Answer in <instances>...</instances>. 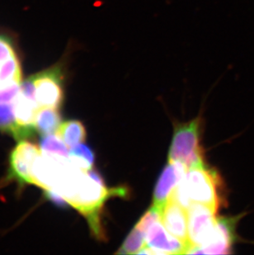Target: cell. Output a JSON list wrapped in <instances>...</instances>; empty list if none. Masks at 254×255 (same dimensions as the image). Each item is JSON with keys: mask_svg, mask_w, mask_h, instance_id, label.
<instances>
[{"mask_svg": "<svg viewBox=\"0 0 254 255\" xmlns=\"http://www.w3.org/2000/svg\"><path fill=\"white\" fill-rule=\"evenodd\" d=\"M158 221L152 223L146 233V246L151 255L188 254L190 246L166 231Z\"/></svg>", "mask_w": 254, "mask_h": 255, "instance_id": "9c48e42d", "label": "cell"}, {"mask_svg": "<svg viewBox=\"0 0 254 255\" xmlns=\"http://www.w3.org/2000/svg\"><path fill=\"white\" fill-rule=\"evenodd\" d=\"M57 135L68 147L73 148L85 141L86 129L79 121H67L60 124L58 128Z\"/></svg>", "mask_w": 254, "mask_h": 255, "instance_id": "4fadbf2b", "label": "cell"}, {"mask_svg": "<svg viewBox=\"0 0 254 255\" xmlns=\"http://www.w3.org/2000/svg\"><path fill=\"white\" fill-rule=\"evenodd\" d=\"M95 155L93 150L85 144H79L73 147L69 154L70 163L82 171H89L94 166Z\"/></svg>", "mask_w": 254, "mask_h": 255, "instance_id": "2e32d148", "label": "cell"}, {"mask_svg": "<svg viewBox=\"0 0 254 255\" xmlns=\"http://www.w3.org/2000/svg\"><path fill=\"white\" fill-rule=\"evenodd\" d=\"M161 221L168 232L187 244L191 248L188 238V219L186 208L176 202L175 200L170 198L162 210Z\"/></svg>", "mask_w": 254, "mask_h": 255, "instance_id": "8fae6325", "label": "cell"}, {"mask_svg": "<svg viewBox=\"0 0 254 255\" xmlns=\"http://www.w3.org/2000/svg\"><path fill=\"white\" fill-rule=\"evenodd\" d=\"M39 106L59 109L64 99L62 65H54L29 78Z\"/></svg>", "mask_w": 254, "mask_h": 255, "instance_id": "277c9868", "label": "cell"}, {"mask_svg": "<svg viewBox=\"0 0 254 255\" xmlns=\"http://www.w3.org/2000/svg\"><path fill=\"white\" fill-rule=\"evenodd\" d=\"M242 216L219 217L208 239L202 246L193 248L188 254L228 255L232 254L233 246L237 240L236 227Z\"/></svg>", "mask_w": 254, "mask_h": 255, "instance_id": "5b68a950", "label": "cell"}, {"mask_svg": "<svg viewBox=\"0 0 254 255\" xmlns=\"http://www.w3.org/2000/svg\"><path fill=\"white\" fill-rule=\"evenodd\" d=\"M41 154L36 144L26 140L19 142L10 154L8 178L21 185L33 184L32 171Z\"/></svg>", "mask_w": 254, "mask_h": 255, "instance_id": "8992f818", "label": "cell"}, {"mask_svg": "<svg viewBox=\"0 0 254 255\" xmlns=\"http://www.w3.org/2000/svg\"><path fill=\"white\" fill-rule=\"evenodd\" d=\"M146 233L145 229L139 224L135 225L131 232L128 235L123 246L117 254L134 255L139 252L146 246Z\"/></svg>", "mask_w": 254, "mask_h": 255, "instance_id": "9a60e30c", "label": "cell"}, {"mask_svg": "<svg viewBox=\"0 0 254 255\" xmlns=\"http://www.w3.org/2000/svg\"><path fill=\"white\" fill-rule=\"evenodd\" d=\"M61 124V117L57 109L41 107L36 117L35 128L42 136L57 131Z\"/></svg>", "mask_w": 254, "mask_h": 255, "instance_id": "7c38bea8", "label": "cell"}, {"mask_svg": "<svg viewBox=\"0 0 254 255\" xmlns=\"http://www.w3.org/2000/svg\"><path fill=\"white\" fill-rule=\"evenodd\" d=\"M187 168L178 162H169L163 169L153 192V207L162 211L180 182L184 178Z\"/></svg>", "mask_w": 254, "mask_h": 255, "instance_id": "30bf717a", "label": "cell"}, {"mask_svg": "<svg viewBox=\"0 0 254 255\" xmlns=\"http://www.w3.org/2000/svg\"><path fill=\"white\" fill-rule=\"evenodd\" d=\"M46 195L53 202L67 203L80 212L89 222L96 238L103 240L101 214L103 205L111 197L127 195L125 188H107L103 178L96 171H82L71 164L70 169L53 190Z\"/></svg>", "mask_w": 254, "mask_h": 255, "instance_id": "6da1fadb", "label": "cell"}, {"mask_svg": "<svg viewBox=\"0 0 254 255\" xmlns=\"http://www.w3.org/2000/svg\"><path fill=\"white\" fill-rule=\"evenodd\" d=\"M41 151L42 154L51 156L69 158L70 152L68 146L58 135H44L41 141Z\"/></svg>", "mask_w": 254, "mask_h": 255, "instance_id": "e0dca14e", "label": "cell"}, {"mask_svg": "<svg viewBox=\"0 0 254 255\" xmlns=\"http://www.w3.org/2000/svg\"><path fill=\"white\" fill-rule=\"evenodd\" d=\"M21 84H14L9 86L0 88V104H12L21 89Z\"/></svg>", "mask_w": 254, "mask_h": 255, "instance_id": "ac0fdd59", "label": "cell"}, {"mask_svg": "<svg viewBox=\"0 0 254 255\" xmlns=\"http://www.w3.org/2000/svg\"><path fill=\"white\" fill-rule=\"evenodd\" d=\"M0 130L10 134L17 140L29 137L16 123L12 104H0Z\"/></svg>", "mask_w": 254, "mask_h": 255, "instance_id": "5bb4252c", "label": "cell"}, {"mask_svg": "<svg viewBox=\"0 0 254 255\" xmlns=\"http://www.w3.org/2000/svg\"><path fill=\"white\" fill-rule=\"evenodd\" d=\"M181 183L191 202L206 205L216 212L226 204L221 175L206 164L187 169Z\"/></svg>", "mask_w": 254, "mask_h": 255, "instance_id": "7a4b0ae2", "label": "cell"}, {"mask_svg": "<svg viewBox=\"0 0 254 255\" xmlns=\"http://www.w3.org/2000/svg\"><path fill=\"white\" fill-rule=\"evenodd\" d=\"M168 161L178 162L187 169L205 164L201 144V118L176 127L169 148Z\"/></svg>", "mask_w": 254, "mask_h": 255, "instance_id": "3957f363", "label": "cell"}, {"mask_svg": "<svg viewBox=\"0 0 254 255\" xmlns=\"http://www.w3.org/2000/svg\"><path fill=\"white\" fill-rule=\"evenodd\" d=\"M22 82V63L10 36L0 32V88Z\"/></svg>", "mask_w": 254, "mask_h": 255, "instance_id": "ba28073f", "label": "cell"}, {"mask_svg": "<svg viewBox=\"0 0 254 255\" xmlns=\"http://www.w3.org/2000/svg\"><path fill=\"white\" fill-rule=\"evenodd\" d=\"M187 211L191 251L202 246L208 239L216 226L217 212L208 206L199 203L191 205Z\"/></svg>", "mask_w": 254, "mask_h": 255, "instance_id": "52a82bcc", "label": "cell"}]
</instances>
